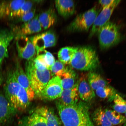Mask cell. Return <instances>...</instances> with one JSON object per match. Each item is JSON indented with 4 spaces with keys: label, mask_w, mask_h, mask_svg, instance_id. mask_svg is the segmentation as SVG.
<instances>
[{
    "label": "cell",
    "mask_w": 126,
    "mask_h": 126,
    "mask_svg": "<svg viewBox=\"0 0 126 126\" xmlns=\"http://www.w3.org/2000/svg\"><path fill=\"white\" fill-rule=\"evenodd\" d=\"M64 126H94L90 116L89 107L82 102L65 106L56 104Z\"/></svg>",
    "instance_id": "1"
},
{
    "label": "cell",
    "mask_w": 126,
    "mask_h": 126,
    "mask_svg": "<svg viewBox=\"0 0 126 126\" xmlns=\"http://www.w3.org/2000/svg\"><path fill=\"white\" fill-rule=\"evenodd\" d=\"M4 89V96L18 111H23L28 108L30 101L27 94L16 80L13 68L7 72Z\"/></svg>",
    "instance_id": "2"
},
{
    "label": "cell",
    "mask_w": 126,
    "mask_h": 126,
    "mask_svg": "<svg viewBox=\"0 0 126 126\" xmlns=\"http://www.w3.org/2000/svg\"><path fill=\"white\" fill-rule=\"evenodd\" d=\"M99 61L96 52L89 46L78 47L72 59L71 67L81 71H92L98 67Z\"/></svg>",
    "instance_id": "3"
},
{
    "label": "cell",
    "mask_w": 126,
    "mask_h": 126,
    "mask_svg": "<svg viewBox=\"0 0 126 126\" xmlns=\"http://www.w3.org/2000/svg\"><path fill=\"white\" fill-rule=\"evenodd\" d=\"M26 73L35 95L40 97L51 79L50 71L47 69L40 70L36 68L33 64L32 59L26 62Z\"/></svg>",
    "instance_id": "4"
},
{
    "label": "cell",
    "mask_w": 126,
    "mask_h": 126,
    "mask_svg": "<svg viewBox=\"0 0 126 126\" xmlns=\"http://www.w3.org/2000/svg\"><path fill=\"white\" fill-rule=\"evenodd\" d=\"M99 45L101 49H107L117 45L122 37L119 28L115 23L109 21L98 32Z\"/></svg>",
    "instance_id": "5"
},
{
    "label": "cell",
    "mask_w": 126,
    "mask_h": 126,
    "mask_svg": "<svg viewBox=\"0 0 126 126\" xmlns=\"http://www.w3.org/2000/svg\"><path fill=\"white\" fill-rule=\"evenodd\" d=\"M99 13L98 9L94 6L78 15L68 27V31L71 32L88 31L93 24Z\"/></svg>",
    "instance_id": "6"
},
{
    "label": "cell",
    "mask_w": 126,
    "mask_h": 126,
    "mask_svg": "<svg viewBox=\"0 0 126 126\" xmlns=\"http://www.w3.org/2000/svg\"><path fill=\"white\" fill-rule=\"evenodd\" d=\"M120 1V0H114L109 6L103 8L94 20L90 32L89 37H92L98 33L101 28L109 22L114 9Z\"/></svg>",
    "instance_id": "7"
},
{
    "label": "cell",
    "mask_w": 126,
    "mask_h": 126,
    "mask_svg": "<svg viewBox=\"0 0 126 126\" xmlns=\"http://www.w3.org/2000/svg\"><path fill=\"white\" fill-rule=\"evenodd\" d=\"M16 39L17 52L20 58L28 61L35 58L37 52L30 37L21 36Z\"/></svg>",
    "instance_id": "8"
},
{
    "label": "cell",
    "mask_w": 126,
    "mask_h": 126,
    "mask_svg": "<svg viewBox=\"0 0 126 126\" xmlns=\"http://www.w3.org/2000/svg\"><path fill=\"white\" fill-rule=\"evenodd\" d=\"M37 53L42 50L56 45L57 37L52 31H49L30 37Z\"/></svg>",
    "instance_id": "9"
},
{
    "label": "cell",
    "mask_w": 126,
    "mask_h": 126,
    "mask_svg": "<svg viewBox=\"0 0 126 126\" xmlns=\"http://www.w3.org/2000/svg\"><path fill=\"white\" fill-rule=\"evenodd\" d=\"M63 90L60 79L58 77H53L42 91L40 98L48 100L59 98Z\"/></svg>",
    "instance_id": "10"
},
{
    "label": "cell",
    "mask_w": 126,
    "mask_h": 126,
    "mask_svg": "<svg viewBox=\"0 0 126 126\" xmlns=\"http://www.w3.org/2000/svg\"><path fill=\"white\" fill-rule=\"evenodd\" d=\"M17 112L5 96L0 93V126L9 124Z\"/></svg>",
    "instance_id": "11"
},
{
    "label": "cell",
    "mask_w": 126,
    "mask_h": 126,
    "mask_svg": "<svg viewBox=\"0 0 126 126\" xmlns=\"http://www.w3.org/2000/svg\"><path fill=\"white\" fill-rule=\"evenodd\" d=\"M12 30L15 33V38L40 32L42 28L39 21L38 15H35L32 19L24 23L21 26Z\"/></svg>",
    "instance_id": "12"
},
{
    "label": "cell",
    "mask_w": 126,
    "mask_h": 126,
    "mask_svg": "<svg viewBox=\"0 0 126 126\" xmlns=\"http://www.w3.org/2000/svg\"><path fill=\"white\" fill-rule=\"evenodd\" d=\"M13 70L16 80L20 85L26 91L30 102L33 100L35 94L31 87L27 75L18 61H16Z\"/></svg>",
    "instance_id": "13"
},
{
    "label": "cell",
    "mask_w": 126,
    "mask_h": 126,
    "mask_svg": "<svg viewBox=\"0 0 126 126\" xmlns=\"http://www.w3.org/2000/svg\"><path fill=\"white\" fill-rule=\"evenodd\" d=\"M15 37L12 30L0 28V67L4 59L9 56L8 47Z\"/></svg>",
    "instance_id": "14"
},
{
    "label": "cell",
    "mask_w": 126,
    "mask_h": 126,
    "mask_svg": "<svg viewBox=\"0 0 126 126\" xmlns=\"http://www.w3.org/2000/svg\"><path fill=\"white\" fill-rule=\"evenodd\" d=\"M79 97L77 82L75 86L72 88L63 90L56 103L65 106L73 105L78 103Z\"/></svg>",
    "instance_id": "15"
},
{
    "label": "cell",
    "mask_w": 126,
    "mask_h": 126,
    "mask_svg": "<svg viewBox=\"0 0 126 126\" xmlns=\"http://www.w3.org/2000/svg\"><path fill=\"white\" fill-rule=\"evenodd\" d=\"M33 113L45 118L47 121V126H62L60 119L51 108L46 106L37 107Z\"/></svg>",
    "instance_id": "16"
},
{
    "label": "cell",
    "mask_w": 126,
    "mask_h": 126,
    "mask_svg": "<svg viewBox=\"0 0 126 126\" xmlns=\"http://www.w3.org/2000/svg\"><path fill=\"white\" fill-rule=\"evenodd\" d=\"M79 96L83 101L89 102L94 98V91L89 84L85 76H82L77 81Z\"/></svg>",
    "instance_id": "17"
},
{
    "label": "cell",
    "mask_w": 126,
    "mask_h": 126,
    "mask_svg": "<svg viewBox=\"0 0 126 126\" xmlns=\"http://www.w3.org/2000/svg\"><path fill=\"white\" fill-rule=\"evenodd\" d=\"M25 0L2 1L0 2V19L9 16L18 10L25 2Z\"/></svg>",
    "instance_id": "18"
},
{
    "label": "cell",
    "mask_w": 126,
    "mask_h": 126,
    "mask_svg": "<svg viewBox=\"0 0 126 126\" xmlns=\"http://www.w3.org/2000/svg\"><path fill=\"white\" fill-rule=\"evenodd\" d=\"M55 7L58 13L64 18L74 15L75 12L74 1L72 0H58L55 1Z\"/></svg>",
    "instance_id": "19"
},
{
    "label": "cell",
    "mask_w": 126,
    "mask_h": 126,
    "mask_svg": "<svg viewBox=\"0 0 126 126\" xmlns=\"http://www.w3.org/2000/svg\"><path fill=\"white\" fill-rule=\"evenodd\" d=\"M38 19L42 29H48L56 23L57 16L54 9L50 8L38 15Z\"/></svg>",
    "instance_id": "20"
},
{
    "label": "cell",
    "mask_w": 126,
    "mask_h": 126,
    "mask_svg": "<svg viewBox=\"0 0 126 126\" xmlns=\"http://www.w3.org/2000/svg\"><path fill=\"white\" fill-rule=\"evenodd\" d=\"M16 126H47V121L45 118L33 113L20 120Z\"/></svg>",
    "instance_id": "21"
},
{
    "label": "cell",
    "mask_w": 126,
    "mask_h": 126,
    "mask_svg": "<svg viewBox=\"0 0 126 126\" xmlns=\"http://www.w3.org/2000/svg\"><path fill=\"white\" fill-rule=\"evenodd\" d=\"M63 89H71L73 87L77 81V76L72 67L66 66L65 70L60 78Z\"/></svg>",
    "instance_id": "22"
},
{
    "label": "cell",
    "mask_w": 126,
    "mask_h": 126,
    "mask_svg": "<svg viewBox=\"0 0 126 126\" xmlns=\"http://www.w3.org/2000/svg\"><path fill=\"white\" fill-rule=\"evenodd\" d=\"M78 47H66L61 48L58 53L59 61L65 64H70Z\"/></svg>",
    "instance_id": "23"
},
{
    "label": "cell",
    "mask_w": 126,
    "mask_h": 126,
    "mask_svg": "<svg viewBox=\"0 0 126 126\" xmlns=\"http://www.w3.org/2000/svg\"><path fill=\"white\" fill-rule=\"evenodd\" d=\"M36 59L40 63L50 70L52 66L55 62L54 57L50 52L46 50H42L37 53Z\"/></svg>",
    "instance_id": "24"
},
{
    "label": "cell",
    "mask_w": 126,
    "mask_h": 126,
    "mask_svg": "<svg viewBox=\"0 0 126 126\" xmlns=\"http://www.w3.org/2000/svg\"><path fill=\"white\" fill-rule=\"evenodd\" d=\"M93 122L97 126H112L105 113V110L100 107L97 109L92 114Z\"/></svg>",
    "instance_id": "25"
},
{
    "label": "cell",
    "mask_w": 126,
    "mask_h": 126,
    "mask_svg": "<svg viewBox=\"0 0 126 126\" xmlns=\"http://www.w3.org/2000/svg\"><path fill=\"white\" fill-rule=\"evenodd\" d=\"M87 79L90 85L94 90L108 85L106 81L100 75L94 72H90L88 74Z\"/></svg>",
    "instance_id": "26"
},
{
    "label": "cell",
    "mask_w": 126,
    "mask_h": 126,
    "mask_svg": "<svg viewBox=\"0 0 126 126\" xmlns=\"http://www.w3.org/2000/svg\"><path fill=\"white\" fill-rule=\"evenodd\" d=\"M95 91L96 94L98 97L102 99H108L110 102L113 101L116 94L114 88L108 85L99 88Z\"/></svg>",
    "instance_id": "27"
},
{
    "label": "cell",
    "mask_w": 126,
    "mask_h": 126,
    "mask_svg": "<svg viewBox=\"0 0 126 126\" xmlns=\"http://www.w3.org/2000/svg\"><path fill=\"white\" fill-rule=\"evenodd\" d=\"M107 117L113 125H116L126 122V118L114 110L107 109L105 110Z\"/></svg>",
    "instance_id": "28"
},
{
    "label": "cell",
    "mask_w": 126,
    "mask_h": 126,
    "mask_svg": "<svg viewBox=\"0 0 126 126\" xmlns=\"http://www.w3.org/2000/svg\"><path fill=\"white\" fill-rule=\"evenodd\" d=\"M36 1L26 0L22 7L16 12L13 13L10 16L11 18L21 16L29 12L33 8Z\"/></svg>",
    "instance_id": "29"
},
{
    "label": "cell",
    "mask_w": 126,
    "mask_h": 126,
    "mask_svg": "<svg viewBox=\"0 0 126 126\" xmlns=\"http://www.w3.org/2000/svg\"><path fill=\"white\" fill-rule=\"evenodd\" d=\"M113 101L114 105L113 108L114 110L120 114L125 113L126 111V100L116 94Z\"/></svg>",
    "instance_id": "30"
},
{
    "label": "cell",
    "mask_w": 126,
    "mask_h": 126,
    "mask_svg": "<svg viewBox=\"0 0 126 126\" xmlns=\"http://www.w3.org/2000/svg\"><path fill=\"white\" fill-rule=\"evenodd\" d=\"M66 67L65 64L59 60L55 61L50 70L53 77H58L60 78L64 73Z\"/></svg>",
    "instance_id": "31"
},
{
    "label": "cell",
    "mask_w": 126,
    "mask_h": 126,
    "mask_svg": "<svg viewBox=\"0 0 126 126\" xmlns=\"http://www.w3.org/2000/svg\"><path fill=\"white\" fill-rule=\"evenodd\" d=\"M36 8L34 7L30 12L24 14L21 16L17 17L16 21L17 22H22L25 23L29 21L35 16Z\"/></svg>",
    "instance_id": "32"
},
{
    "label": "cell",
    "mask_w": 126,
    "mask_h": 126,
    "mask_svg": "<svg viewBox=\"0 0 126 126\" xmlns=\"http://www.w3.org/2000/svg\"><path fill=\"white\" fill-rule=\"evenodd\" d=\"M114 1V0H100L99 1V3L103 8L109 6Z\"/></svg>",
    "instance_id": "33"
},
{
    "label": "cell",
    "mask_w": 126,
    "mask_h": 126,
    "mask_svg": "<svg viewBox=\"0 0 126 126\" xmlns=\"http://www.w3.org/2000/svg\"><path fill=\"white\" fill-rule=\"evenodd\" d=\"M3 80V79L2 73L0 72V86L1 84H2Z\"/></svg>",
    "instance_id": "34"
},
{
    "label": "cell",
    "mask_w": 126,
    "mask_h": 126,
    "mask_svg": "<svg viewBox=\"0 0 126 126\" xmlns=\"http://www.w3.org/2000/svg\"><path fill=\"white\" fill-rule=\"evenodd\" d=\"M123 126H126V122L125 123V124H124Z\"/></svg>",
    "instance_id": "35"
},
{
    "label": "cell",
    "mask_w": 126,
    "mask_h": 126,
    "mask_svg": "<svg viewBox=\"0 0 126 126\" xmlns=\"http://www.w3.org/2000/svg\"><path fill=\"white\" fill-rule=\"evenodd\" d=\"M125 116H126V112L125 113Z\"/></svg>",
    "instance_id": "36"
}]
</instances>
